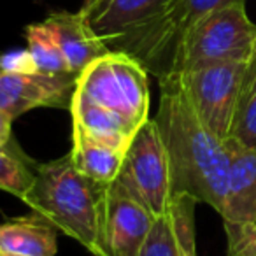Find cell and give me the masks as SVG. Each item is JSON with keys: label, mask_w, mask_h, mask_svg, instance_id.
<instances>
[{"label": "cell", "mask_w": 256, "mask_h": 256, "mask_svg": "<svg viewBox=\"0 0 256 256\" xmlns=\"http://www.w3.org/2000/svg\"><path fill=\"white\" fill-rule=\"evenodd\" d=\"M160 92L154 121L168 156L172 195L188 193L221 216L228 181L226 144L202 123L178 78L160 81Z\"/></svg>", "instance_id": "cell-1"}, {"label": "cell", "mask_w": 256, "mask_h": 256, "mask_svg": "<svg viewBox=\"0 0 256 256\" xmlns=\"http://www.w3.org/2000/svg\"><path fill=\"white\" fill-rule=\"evenodd\" d=\"M106 186L82 176L68 153L37 165L34 184L23 202L37 216L98 256L100 207Z\"/></svg>", "instance_id": "cell-2"}, {"label": "cell", "mask_w": 256, "mask_h": 256, "mask_svg": "<svg viewBox=\"0 0 256 256\" xmlns=\"http://www.w3.org/2000/svg\"><path fill=\"white\" fill-rule=\"evenodd\" d=\"M254 48L256 25L244 2H235L210 12L186 34L167 78L207 65L246 64Z\"/></svg>", "instance_id": "cell-3"}, {"label": "cell", "mask_w": 256, "mask_h": 256, "mask_svg": "<svg viewBox=\"0 0 256 256\" xmlns=\"http://www.w3.org/2000/svg\"><path fill=\"white\" fill-rule=\"evenodd\" d=\"M244 0H167L160 12L132 32L118 46L153 74L158 81L170 74L172 64L186 34L206 16Z\"/></svg>", "instance_id": "cell-4"}, {"label": "cell", "mask_w": 256, "mask_h": 256, "mask_svg": "<svg viewBox=\"0 0 256 256\" xmlns=\"http://www.w3.org/2000/svg\"><path fill=\"white\" fill-rule=\"evenodd\" d=\"M76 90L136 128L150 120V74L126 53L112 51L90 64Z\"/></svg>", "instance_id": "cell-5"}, {"label": "cell", "mask_w": 256, "mask_h": 256, "mask_svg": "<svg viewBox=\"0 0 256 256\" xmlns=\"http://www.w3.org/2000/svg\"><path fill=\"white\" fill-rule=\"evenodd\" d=\"M118 181L154 218L168 212L172 200L170 165L154 118H150L134 134L124 151Z\"/></svg>", "instance_id": "cell-6"}, {"label": "cell", "mask_w": 256, "mask_h": 256, "mask_svg": "<svg viewBox=\"0 0 256 256\" xmlns=\"http://www.w3.org/2000/svg\"><path fill=\"white\" fill-rule=\"evenodd\" d=\"M246 64H216L178 76L202 123L220 139L230 137Z\"/></svg>", "instance_id": "cell-7"}, {"label": "cell", "mask_w": 256, "mask_h": 256, "mask_svg": "<svg viewBox=\"0 0 256 256\" xmlns=\"http://www.w3.org/2000/svg\"><path fill=\"white\" fill-rule=\"evenodd\" d=\"M156 218L120 181L106 186L100 207L98 256H139Z\"/></svg>", "instance_id": "cell-8"}, {"label": "cell", "mask_w": 256, "mask_h": 256, "mask_svg": "<svg viewBox=\"0 0 256 256\" xmlns=\"http://www.w3.org/2000/svg\"><path fill=\"white\" fill-rule=\"evenodd\" d=\"M76 76L44 74L36 68L0 70V109L12 118L37 107L70 109L76 93Z\"/></svg>", "instance_id": "cell-9"}, {"label": "cell", "mask_w": 256, "mask_h": 256, "mask_svg": "<svg viewBox=\"0 0 256 256\" xmlns=\"http://www.w3.org/2000/svg\"><path fill=\"white\" fill-rule=\"evenodd\" d=\"M167 0H96L86 11H79L90 28L112 53L139 26L158 14Z\"/></svg>", "instance_id": "cell-10"}, {"label": "cell", "mask_w": 256, "mask_h": 256, "mask_svg": "<svg viewBox=\"0 0 256 256\" xmlns=\"http://www.w3.org/2000/svg\"><path fill=\"white\" fill-rule=\"evenodd\" d=\"M228 151V181L224 226H244L256 223V150L238 140L224 139Z\"/></svg>", "instance_id": "cell-11"}, {"label": "cell", "mask_w": 256, "mask_h": 256, "mask_svg": "<svg viewBox=\"0 0 256 256\" xmlns=\"http://www.w3.org/2000/svg\"><path fill=\"white\" fill-rule=\"evenodd\" d=\"M53 39L65 54L74 76L81 74L90 64L110 53L104 40L90 28L81 12L58 11L50 14L42 22Z\"/></svg>", "instance_id": "cell-12"}, {"label": "cell", "mask_w": 256, "mask_h": 256, "mask_svg": "<svg viewBox=\"0 0 256 256\" xmlns=\"http://www.w3.org/2000/svg\"><path fill=\"white\" fill-rule=\"evenodd\" d=\"M74 126L100 144L124 153L139 128L132 126L124 118L98 106L76 90L70 106Z\"/></svg>", "instance_id": "cell-13"}, {"label": "cell", "mask_w": 256, "mask_h": 256, "mask_svg": "<svg viewBox=\"0 0 256 256\" xmlns=\"http://www.w3.org/2000/svg\"><path fill=\"white\" fill-rule=\"evenodd\" d=\"M0 251L20 256H54L56 228L37 214L0 223Z\"/></svg>", "instance_id": "cell-14"}, {"label": "cell", "mask_w": 256, "mask_h": 256, "mask_svg": "<svg viewBox=\"0 0 256 256\" xmlns=\"http://www.w3.org/2000/svg\"><path fill=\"white\" fill-rule=\"evenodd\" d=\"M72 139H74L70 151L72 164L82 176L98 184H110L112 181H116L124 153L96 142L76 126L72 132Z\"/></svg>", "instance_id": "cell-15"}, {"label": "cell", "mask_w": 256, "mask_h": 256, "mask_svg": "<svg viewBox=\"0 0 256 256\" xmlns=\"http://www.w3.org/2000/svg\"><path fill=\"white\" fill-rule=\"evenodd\" d=\"M230 137L256 150V48L244 65Z\"/></svg>", "instance_id": "cell-16"}, {"label": "cell", "mask_w": 256, "mask_h": 256, "mask_svg": "<svg viewBox=\"0 0 256 256\" xmlns=\"http://www.w3.org/2000/svg\"><path fill=\"white\" fill-rule=\"evenodd\" d=\"M26 42H28V62L30 67L44 74L54 76H74L70 70L65 54L50 30L42 23H34L26 26ZM78 78V76H76Z\"/></svg>", "instance_id": "cell-17"}, {"label": "cell", "mask_w": 256, "mask_h": 256, "mask_svg": "<svg viewBox=\"0 0 256 256\" xmlns=\"http://www.w3.org/2000/svg\"><path fill=\"white\" fill-rule=\"evenodd\" d=\"M36 167H30L25 154L16 153L14 144L0 146V190L23 200L34 184Z\"/></svg>", "instance_id": "cell-18"}, {"label": "cell", "mask_w": 256, "mask_h": 256, "mask_svg": "<svg viewBox=\"0 0 256 256\" xmlns=\"http://www.w3.org/2000/svg\"><path fill=\"white\" fill-rule=\"evenodd\" d=\"M196 200L188 193L172 195L168 214L172 218L179 256H196L195 240V206Z\"/></svg>", "instance_id": "cell-19"}, {"label": "cell", "mask_w": 256, "mask_h": 256, "mask_svg": "<svg viewBox=\"0 0 256 256\" xmlns=\"http://www.w3.org/2000/svg\"><path fill=\"white\" fill-rule=\"evenodd\" d=\"M139 256H179L172 218L168 212L162 218H156L153 228L140 248Z\"/></svg>", "instance_id": "cell-20"}, {"label": "cell", "mask_w": 256, "mask_h": 256, "mask_svg": "<svg viewBox=\"0 0 256 256\" xmlns=\"http://www.w3.org/2000/svg\"><path fill=\"white\" fill-rule=\"evenodd\" d=\"M228 256H256V223L244 226H224Z\"/></svg>", "instance_id": "cell-21"}, {"label": "cell", "mask_w": 256, "mask_h": 256, "mask_svg": "<svg viewBox=\"0 0 256 256\" xmlns=\"http://www.w3.org/2000/svg\"><path fill=\"white\" fill-rule=\"evenodd\" d=\"M11 126L12 118L0 109V146H9L11 144Z\"/></svg>", "instance_id": "cell-22"}, {"label": "cell", "mask_w": 256, "mask_h": 256, "mask_svg": "<svg viewBox=\"0 0 256 256\" xmlns=\"http://www.w3.org/2000/svg\"><path fill=\"white\" fill-rule=\"evenodd\" d=\"M96 0H82V6H81V11H86V9H90L93 4H95Z\"/></svg>", "instance_id": "cell-23"}, {"label": "cell", "mask_w": 256, "mask_h": 256, "mask_svg": "<svg viewBox=\"0 0 256 256\" xmlns=\"http://www.w3.org/2000/svg\"><path fill=\"white\" fill-rule=\"evenodd\" d=\"M2 68H4V56L0 54V70H2Z\"/></svg>", "instance_id": "cell-24"}, {"label": "cell", "mask_w": 256, "mask_h": 256, "mask_svg": "<svg viewBox=\"0 0 256 256\" xmlns=\"http://www.w3.org/2000/svg\"><path fill=\"white\" fill-rule=\"evenodd\" d=\"M0 256H20V254H9V252H2Z\"/></svg>", "instance_id": "cell-25"}, {"label": "cell", "mask_w": 256, "mask_h": 256, "mask_svg": "<svg viewBox=\"0 0 256 256\" xmlns=\"http://www.w3.org/2000/svg\"><path fill=\"white\" fill-rule=\"evenodd\" d=\"M0 254H2V251H0Z\"/></svg>", "instance_id": "cell-26"}]
</instances>
